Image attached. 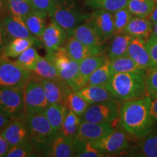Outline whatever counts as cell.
Instances as JSON below:
<instances>
[{
	"instance_id": "obj_1",
	"label": "cell",
	"mask_w": 157,
	"mask_h": 157,
	"mask_svg": "<svg viewBox=\"0 0 157 157\" xmlns=\"http://www.w3.org/2000/svg\"><path fill=\"white\" fill-rule=\"evenodd\" d=\"M151 98L142 97L127 101L119 110L124 130L137 138H143L153 130L155 120L150 112Z\"/></svg>"
},
{
	"instance_id": "obj_2",
	"label": "cell",
	"mask_w": 157,
	"mask_h": 157,
	"mask_svg": "<svg viewBox=\"0 0 157 157\" xmlns=\"http://www.w3.org/2000/svg\"><path fill=\"white\" fill-rule=\"evenodd\" d=\"M105 87L116 99L123 101L142 98L146 93L145 76L134 72L113 74Z\"/></svg>"
},
{
	"instance_id": "obj_3",
	"label": "cell",
	"mask_w": 157,
	"mask_h": 157,
	"mask_svg": "<svg viewBox=\"0 0 157 157\" xmlns=\"http://www.w3.org/2000/svg\"><path fill=\"white\" fill-rule=\"evenodd\" d=\"M48 15L66 31L67 36L74 27L87 21L90 15L78 7L76 0H56Z\"/></svg>"
},
{
	"instance_id": "obj_4",
	"label": "cell",
	"mask_w": 157,
	"mask_h": 157,
	"mask_svg": "<svg viewBox=\"0 0 157 157\" xmlns=\"http://www.w3.org/2000/svg\"><path fill=\"white\" fill-rule=\"evenodd\" d=\"M29 129V140L35 151L44 154L57 135L44 113L25 115Z\"/></svg>"
},
{
	"instance_id": "obj_5",
	"label": "cell",
	"mask_w": 157,
	"mask_h": 157,
	"mask_svg": "<svg viewBox=\"0 0 157 157\" xmlns=\"http://www.w3.org/2000/svg\"><path fill=\"white\" fill-rule=\"evenodd\" d=\"M46 57L53 62L60 78L74 90L78 74L79 62L71 58L63 47H60L52 52H47Z\"/></svg>"
},
{
	"instance_id": "obj_6",
	"label": "cell",
	"mask_w": 157,
	"mask_h": 157,
	"mask_svg": "<svg viewBox=\"0 0 157 157\" xmlns=\"http://www.w3.org/2000/svg\"><path fill=\"white\" fill-rule=\"evenodd\" d=\"M31 76L30 71L25 69L7 57L0 59V87H24Z\"/></svg>"
},
{
	"instance_id": "obj_7",
	"label": "cell",
	"mask_w": 157,
	"mask_h": 157,
	"mask_svg": "<svg viewBox=\"0 0 157 157\" xmlns=\"http://www.w3.org/2000/svg\"><path fill=\"white\" fill-rule=\"evenodd\" d=\"M25 115L36 113H43L49 105L44 87L40 81L31 79L23 87Z\"/></svg>"
},
{
	"instance_id": "obj_8",
	"label": "cell",
	"mask_w": 157,
	"mask_h": 157,
	"mask_svg": "<svg viewBox=\"0 0 157 157\" xmlns=\"http://www.w3.org/2000/svg\"><path fill=\"white\" fill-rule=\"evenodd\" d=\"M0 113L13 119L25 115L23 87H0Z\"/></svg>"
},
{
	"instance_id": "obj_9",
	"label": "cell",
	"mask_w": 157,
	"mask_h": 157,
	"mask_svg": "<svg viewBox=\"0 0 157 157\" xmlns=\"http://www.w3.org/2000/svg\"><path fill=\"white\" fill-rule=\"evenodd\" d=\"M119 110L116 101L90 104L81 117V119L87 122L111 124L119 117Z\"/></svg>"
},
{
	"instance_id": "obj_10",
	"label": "cell",
	"mask_w": 157,
	"mask_h": 157,
	"mask_svg": "<svg viewBox=\"0 0 157 157\" xmlns=\"http://www.w3.org/2000/svg\"><path fill=\"white\" fill-rule=\"evenodd\" d=\"M90 143L103 154H117L128 148L129 137L126 132L113 129L101 138L90 140Z\"/></svg>"
},
{
	"instance_id": "obj_11",
	"label": "cell",
	"mask_w": 157,
	"mask_h": 157,
	"mask_svg": "<svg viewBox=\"0 0 157 157\" xmlns=\"http://www.w3.org/2000/svg\"><path fill=\"white\" fill-rule=\"evenodd\" d=\"M2 135L7 140L10 147L29 140L25 115L12 119L10 122L2 131Z\"/></svg>"
},
{
	"instance_id": "obj_12",
	"label": "cell",
	"mask_w": 157,
	"mask_h": 157,
	"mask_svg": "<svg viewBox=\"0 0 157 157\" xmlns=\"http://www.w3.org/2000/svg\"><path fill=\"white\" fill-rule=\"evenodd\" d=\"M87 22L90 23L104 41L114 35L113 13L103 10H95L90 15Z\"/></svg>"
},
{
	"instance_id": "obj_13",
	"label": "cell",
	"mask_w": 157,
	"mask_h": 157,
	"mask_svg": "<svg viewBox=\"0 0 157 157\" xmlns=\"http://www.w3.org/2000/svg\"><path fill=\"white\" fill-rule=\"evenodd\" d=\"M67 38L66 31L51 20V22L47 25L40 37V41L47 52H50L62 47Z\"/></svg>"
},
{
	"instance_id": "obj_14",
	"label": "cell",
	"mask_w": 157,
	"mask_h": 157,
	"mask_svg": "<svg viewBox=\"0 0 157 157\" xmlns=\"http://www.w3.org/2000/svg\"><path fill=\"white\" fill-rule=\"evenodd\" d=\"M127 56L146 71L156 66L149 55L146 41L143 39L132 37L127 50Z\"/></svg>"
},
{
	"instance_id": "obj_15",
	"label": "cell",
	"mask_w": 157,
	"mask_h": 157,
	"mask_svg": "<svg viewBox=\"0 0 157 157\" xmlns=\"http://www.w3.org/2000/svg\"><path fill=\"white\" fill-rule=\"evenodd\" d=\"M44 87L49 104H63L68 93L73 90L66 82L61 79L51 80L38 78Z\"/></svg>"
},
{
	"instance_id": "obj_16",
	"label": "cell",
	"mask_w": 157,
	"mask_h": 157,
	"mask_svg": "<svg viewBox=\"0 0 157 157\" xmlns=\"http://www.w3.org/2000/svg\"><path fill=\"white\" fill-rule=\"evenodd\" d=\"M66 52L71 58L76 61L80 62L88 57L98 56L103 54L102 47L90 46L84 44L74 38V36H68L67 43L65 46Z\"/></svg>"
},
{
	"instance_id": "obj_17",
	"label": "cell",
	"mask_w": 157,
	"mask_h": 157,
	"mask_svg": "<svg viewBox=\"0 0 157 157\" xmlns=\"http://www.w3.org/2000/svg\"><path fill=\"white\" fill-rule=\"evenodd\" d=\"M113 129L110 123H91L82 121L74 139L95 140L112 132Z\"/></svg>"
},
{
	"instance_id": "obj_18",
	"label": "cell",
	"mask_w": 157,
	"mask_h": 157,
	"mask_svg": "<svg viewBox=\"0 0 157 157\" xmlns=\"http://www.w3.org/2000/svg\"><path fill=\"white\" fill-rule=\"evenodd\" d=\"M50 157L74 156V139L66 136L62 132L57 133L52 143L43 154Z\"/></svg>"
},
{
	"instance_id": "obj_19",
	"label": "cell",
	"mask_w": 157,
	"mask_h": 157,
	"mask_svg": "<svg viewBox=\"0 0 157 157\" xmlns=\"http://www.w3.org/2000/svg\"><path fill=\"white\" fill-rule=\"evenodd\" d=\"M107 59V56L103 54L88 57L79 62L78 77L74 86V91H77L86 85L90 76Z\"/></svg>"
},
{
	"instance_id": "obj_20",
	"label": "cell",
	"mask_w": 157,
	"mask_h": 157,
	"mask_svg": "<svg viewBox=\"0 0 157 157\" xmlns=\"http://www.w3.org/2000/svg\"><path fill=\"white\" fill-rule=\"evenodd\" d=\"M68 36H74L81 42L90 46L102 47L105 43L95 29L87 21L74 27Z\"/></svg>"
},
{
	"instance_id": "obj_21",
	"label": "cell",
	"mask_w": 157,
	"mask_h": 157,
	"mask_svg": "<svg viewBox=\"0 0 157 157\" xmlns=\"http://www.w3.org/2000/svg\"><path fill=\"white\" fill-rule=\"evenodd\" d=\"M2 21L9 41L15 38L36 39L31 34L21 20L9 15L2 17Z\"/></svg>"
},
{
	"instance_id": "obj_22",
	"label": "cell",
	"mask_w": 157,
	"mask_h": 157,
	"mask_svg": "<svg viewBox=\"0 0 157 157\" xmlns=\"http://www.w3.org/2000/svg\"><path fill=\"white\" fill-rule=\"evenodd\" d=\"M76 92L90 104L116 101V98L105 86L85 85Z\"/></svg>"
},
{
	"instance_id": "obj_23",
	"label": "cell",
	"mask_w": 157,
	"mask_h": 157,
	"mask_svg": "<svg viewBox=\"0 0 157 157\" xmlns=\"http://www.w3.org/2000/svg\"><path fill=\"white\" fill-rule=\"evenodd\" d=\"M154 24L148 18L132 16L124 32L132 36L147 40L152 34Z\"/></svg>"
},
{
	"instance_id": "obj_24",
	"label": "cell",
	"mask_w": 157,
	"mask_h": 157,
	"mask_svg": "<svg viewBox=\"0 0 157 157\" xmlns=\"http://www.w3.org/2000/svg\"><path fill=\"white\" fill-rule=\"evenodd\" d=\"M42 47L39 39L15 38L10 40L2 48V55L7 58H17L23 51L31 46Z\"/></svg>"
},
{
	"instance_id": "obj_25",
	"label": "cell",
	"mask_w": 157,
	"mask_h": 157,
	"mask_svg": "<svg viewBox=\"0 0 157 157\" xmlns=\"http://www.w3.org/2000/svg\"><path fill=\"white\" fill-rule=\"evenodd\" d=\"M129 156L157 157V129L151 131L137 147L129 153Z\"/></svg>"
},
{
	"instance_id": "obj_26",
	"label": "cell",
	"mask_w": 157,
	"mask_h": 157,
	"mask_svg": "<svg viewBox=\"0 0 157 157\" xmlns=\"http://www.w3.org/2000/svg\"><path fill=\"white\" fill-rule=\"evenodd\" d=\"M132 36L123 32L117 34L108 49L107 58L109 60L127 56V50Z\"/></svg>"
},
{
	"instance_id": "obj_27",
	"label": "cell",
	"mask_w": 157,
	"mask_h": 157,
	"mask_svg": "<svg viewBox=\"0 0 157 157\" xmlns=\"http://www.w3.org/2000/svg\"><path fill=\"white\" fill-rule=\"evenodd\" d=\"M110 67H111L112 74L117 73H127V72H134L140 74L146 77V71L138 66L130 57L125 56L120 58H116L114 60H110Z\"/></svg>"
},
{
	"instance_id": "obj_28",
	"label": "cell",
	"mask_w": 157,
	"mask_h": 157,
	"mask_svg": "<svg viewBox=\"0 0 157 157\" xmlns=\"http://www.w3.org/2000/svg\"><path fill=\"white\" fill-rule=\"evenodd\" d=\"M48 13L34 10L27 15L23 20L25 26L30 31L31 34L36 39H39V40L46 28L45 18L48 16Z\"/></svg>"
},
{
	"instance_id": "obj_29",
	"label": "cell",
	"mask_w": 157,
	"mask_h": 157,
	"mask_svg": "<svg viewBox=\"0 0 157 157\" xmlns=\"http://www.w3.org/2000/svg\"><path fill=\"white\" fill-rule=\"evenodd\" d=\"M68 110L63 104L52 103L49 105L44 111V114L47 117L51 126L58 133L60 131L62 124L66 117Z\"/></svg>"
},
{
	"instance_id": "obj_30",
	"label": "cell",
	"mask_w": 157,
	"mask_h": 157,
	"mask_svg": "<svg viewBox=\"0 0 157 157\" xmlns=\"http://www.w3.org/2000/svg\"><path fill=\"white\" fill-rule=\"evenodd\" d=\"M31 72H34L35 76L38 78L51 80L61 79L53 62L47 57H39L34 69Z\"/></svg>"
},
{
	"instance_id": "obj_31",
	"label": "cell",
	"mask_w": 157,
	"mask_h": 157,
	"mask_svg": "<svg viewBox=\"0 0 157 157\" xmlns=\"http://www.w3.org/2000/svg\"><path fill=\"white\" fill-rule=\"evenodd\" d=\"M112 75L110 60L107 58L105 62L90 76L86 85L106 86Z\"/></svg>"
},
{
	"instance_id": "obj_32",
	"label": "cell",
	"mask_w": 157,
	"mask_h": 157,
	"mask_svg": "<svg viewBox=\"0 0 157 157\" xmlns=\"http://www.w3.org/2000/svg\"><path fill=\"white\" fill-rule=\"evenodd\" d=\"M63 105L67 108L68 110H70L79 117H82L90 104L78 95L77 92L71 90L66 96Z\"/></svg>"
},
{
	"instance_id": "obj_33",
	"label": "cell",
	"mask_w": 157,
	"mask_h": 157,
	"mask_svg": "<svg viewBox=\"0 0 157 157\" xmlns=\"http://www.w3.org/2000/svg\"><path fill=\"white\" fill-rule=\"evenodd\" d=\"M155 6L153 0H129L127 7L133 16L148 18Z\"/></svg>"
},
{
	"instance_id": "obj_34",
	"label": "cell",
	"mask_w": 157,
	"mask_h": 157,
	"mask_svg": "<svg viewBox=\"0 0 157 157\" xmlns=\"http://www.w3.org/2000/svg\"><path fill=\"white\" fill-rule=\"evenodd\" d=\"M5 2L10 15L23 21L27 15L34 10L29 0H5Z\"/></svg>"
},
{
	"instance_id": "obj_35",
	"label": "cell",
	"mask_w": 157,
	"mask_h": 157,
	"mask_svg": "<svg viewBox=\"0 0 157 157\" xmlns=\"http://www.w3.org/2000/svg\"><path fill=\"white\" fill-rule=\"evenodd\" d=\"M74 156L78 157H101L107 156L101 151L96 148L89 140L74 139Z\"/></svg>"
},
{
	"instance_id": "obj_36",
	"label": "cell",
	"mask_w": 157,
	"mask_h": 157,
	"mask_svg": "<svg viewBox=\"0 0 157 157\" xmlns=\"http://www.w3.org/2000/svg\"><path fill=\"white\" fill-rule=\"evenodd\" d=\"M129 0H86L87 6L93 9L103 10L113 13L127 7Z\"/></svg>"
},
{
	"instance_id": "obj_37",
	"label": "cell",
	"mask_w": 157,
	"mask_h": 157,
	"mask_svg": "<svg viewBox=\"0 0 157 157\" xmlns=\"http://www.w3.org/2000/svg\"><path fill=\"white\" fill-rule=\"evenodd\" d=\"M81 122V117L68 110L60 132L71 138L74 139L77 134L78 127Z\"/></svg>"
},
{
	"instance_id": "obj_38",
	"label": "cell",
	"mask_w": 157,
	"mask_h": 157,
	"mask_svg": "<svg viewBox=\"0 0 157 157\" xmlns=\"http://www.w3.org/2000/svg\"><path fill=\"white\" fill-rule=\"evenodd\" d=\"M40 56L38 54L36 48L34 46H31L23 51L20 56L17 58L16 62L20 66H21L25 69L33 71L34 69L36 63Z\"/></svg>"
},
{
	"instance_id": "obj_39",
	"label": "cell",
	"mask_w": 157,
	"mask_h": 157,
	"mask_svg": "<svg viewBox=\"0 0 157 157\" xmlns=\"http://www.w3.org/2000/svg\"><path fill=\"white\" fill-rule=\"evenodd\" d=\"M133 15L127 7L119 10L113 13V23H114V34L123 33L125 27L130 21Z\"/></svg>"
},
{
	"instance_id": "obj_40",
	"label": "cell",
	"mask_w": 157,
	"mask_h": 157,
	"mask_svg": "<svg viewBox=\"0 0 157 157\" xmlns=\"http://www.w3.org/2000/svg\"><path fill=\"white\" fill-rule=\"evenodd\" d=\"M35 150L30 140L12 146L10 148L6 157H30L34 156Z\"/></svg>"
},
{
	"instance_id": "obj_41",
	"label": "cell",
	"mask_w": 157,
	"mask_h": 157,
	"mask_svg": "<svg viewBox=\"0 0 157 157\" xmlns=\"http://www.w3.org/2000/svg\"><path fill=\"white\" fill-rule=\"evenodd\" d=\"M146 92L150 97L157 96V66L147 71L146 74Z\"/></svg>"
},
{
	"instance_id": "obj_42",
	"label": "cell",
	"mask_w": 157,
	"mask_h": 157,
	"mask_svg": "<svg viewBox=\"0 0 157 157\" xmlns=\"http://www.w3.org/2000/svg\"><path fill=\"white\" fill-rule=\"evenodd\" d=\"M29 2L35 10L49 14L53 7L56 0H29Z\"/></svg>"
},
{
	"instance_id": "obj_43",
	"label": "cell",
	"mask_w": 157,
	"mask_h": 157,
	"mask_svg": "<svg viewBox=\"0 0 157 157\" xmlns=\"http://www.w3.org/2000/svg\"><path fill=\"white\" fill-rule=\"evenodd\" d=\"M146 47L152 61L157 66V37L151 35L146 40Z\"/></svg>"
},
{
	"instance_id": "obj_44",
	"label": "cell",
	"mask_w": 157,
	"mask_h": 157,
	"mask_svg": "<svg viewBox=\"0 0 157 157\" xmlns=\"http://www.w3.org/2000/svg\"><path fill=\"white\" fill-rule=\"evenodd\" d=\"M10 148L8 142L2 135V132H0V157L5 156Z\"/></svg>"
},
{
	"instance_id": "obj_45",
	"label": "cell",
	"mask_w": 157,
	"mask_h": 157,
	"mask_svg": "<svg viewBox=\"0 0 157 157\" xmlns=\"http://www.w3.org/2000/svg\"><path fill=\"white\" fill-rule=\"evenodd\" d=\"M8 42L9 39L6 34L2 21V17H0V48H3Z\"/></svg>"
},
{
	"instance_id": "obj_46",
	"label": "cell",
	"mask_w": 157,
	"mask_h": 157,
	"mask_svg": "<svg viewBox=\"0 0 157 157\" xmlns=\"http://www.w3.org/2000/svg\"><path fill=\"white\" fill-rule=\"evenodd\" d=\"M151 98L150 112L155 121H157V96Z\"/></svg>"
},
{
	"instance_id": "obj_47",
	"label": "cell",
	"mask_w": 157,
	"mask_h": 157,
	"mask_svg": "<svg viewBox=\"0 0 157 157\" xmlns=\"http://www.w3.org/2000/svg\"><path fill=\"white\" fill-rule=\"evenodd\" d=\"M12 119H13V118L0 113V132H2L5 128V127L10 122Z\"/></svg>"
},
{
	"instance_id": "obj_48",
	"label": "cell",
	"mask_w": 157,
	"mask_h": 157,
	"mask_svg": "<svg viewBox=\"0 0 157 157\" xmlns=\"http://www.w3.org/2000/svg\"><path fill=\"white\" fill-rule=\"evenodd\" d=\"M148 18L151 21L153 24H155V23H157V4H156L154 10H153L151 14L149 15Z\"/></svg>"
},
{
	"instance_id": "obj_49",
	"label": "cell",
	"mask_w": 157,
	"mask_h": 157,
	"mask_svg": "<svg viewBox=\"0 0 157 157\" xmlns=\"http://www.w3.org/2000/svg\"><path fill=\"white\" fill-rule=\"evenodd\" d=\"M6 9H7V5L5 0H0V17L5 13Z\"/></svg>"
},
{
	"instance_id": "obj_50",
	"label": "cell",
	"mask_w": 157,
	"mask_h": 157,
	"mask_svg": "<svg viewBox=\"0 0 157 157\" xmlns=\"http://www.w3.org/2000/svg\"><path fill=\"white\" fill-rule=\"evenodd\" d=\"M151 35H154V36L157 37V23H155V24H154Z\"/></svg>"
},
{
	"instance_id": "obj_51",
	"label": "cell",
	"mask_w": 157,
	"mask_h": 157,
	"mask_svg": "<svg viewBox=\"0 0 157 157\" xmlns=\"http://www.w3.org/2000/svg\"><path fill=\"white\" fill-rule=\"evenodd\" d=\"M2 48H0V59L2 58Z\"/></svg>"
},
{
	"instance_id": "obj_52",
	"label": "cell",
	"mask_w": 157,
	"mask_h": 157,
	"mask_svg": "<svg viewBox=\"0 0 157 157\" xmlns=\"http://www.w3.org/2000/svg\"><path fill=\"white\" fill-rule=\"evenodd\" d=\"M153 1H154L156 4H157V0H153Z\"/></svg>"
}]
</instances>
